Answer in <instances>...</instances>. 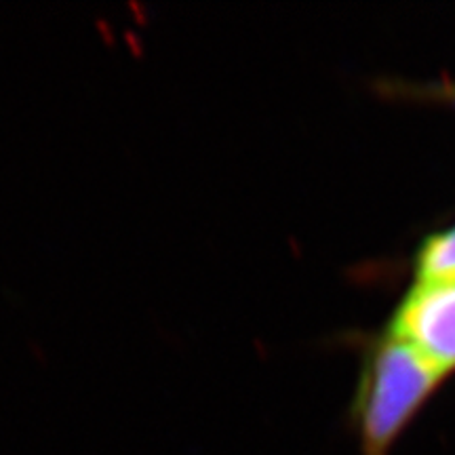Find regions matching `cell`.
Listing matches in <instances>:
<instances>
[{"mask_svg": "<svg viewBox=\"0 0 455 455\" xmlns=\"http://www.w3.org/2000/svg\"><path fill=\"white\" fill-rule=\"evenodd\" d=\"M441 371L405 341L390 338L375 352L356 398L363 453L388 455L398 432L432 390Z\"/></svg>", "mask_w": 455, "mask_h": 455, "instance_id": "obj_1", "label": "cell"}, {"mask_svg": "<svg viewBox=\"0 0 455 455\" xmlns=\"http://www.w3.org/2000/svg\"><path fill=\"white\" fill-rule=\"evenodd\" d=\"M392 338L418 350L441 373L455 367V276L419 278L398 310Z\"/></svg>", "mask_w": 455, "mask_h": 455, "instance_id": "obj_2", "label": "cell"}, {"mask_svg": "<svg viewBox=\"0 0 455 455\" xmlns=\"http://www.w3.org/2000/svg\"><path fill=\"white\" fill-rule=\"evenodd\" d=\"M455 276V228L430 238L419 255V278Z\"/></svg>", "mask_w": 455, "mask_h": 455, "instance_id": "obj_3", "label": "cell"}]
</instances>
